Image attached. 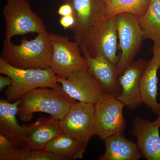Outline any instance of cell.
<instances>
[{
  "mask_svg": "<svg viewBox=\"0 0 160 160\" xmlns=\"http://www.w3.org/2000/svg\"><path fill=\"white\" fill-rule=\"evenodd\" d=\"M115 18L106 17L100 24L86 45L81 48L83 53L92 56L102 55L110 62L117 65L119 56Z\"/></svg>",
  "mask_w": 160,
  "mask_h": 160,
  "instance_id": "cell-11",
  "label": "cell"
},
{
  "mask_svg": "<svg viewBox=\"0 0 160 160\" xmlns=\"http://www.w3.org/2000/svg\"><path fill=\"white\" fill-rule=\"evenodd\" d=\"M104 2L107 17L127 13L140 18L146 12L150 0H104Z\"/></svg>",
  "mask_w": 160,
  "mask_h": 160,
  "instance_id": "cell-21",
  "label": "cell"
},
{
  "mask_svg": "<svg viewBox=\"0 0 160 160\" xmlns=\"http://www.w3.org/2000/svg\"><path fill=\"white\" fill-rule=\"evenodd\" d=\"M62 132L58 119L52 116L39 118L31 124L26 140V148L45 149L46 145Z\"/></svg>",
  "mask_w": 160,
  "mask_h": 160,
  "instance_id": "cell-17",
  "label": "cell"
},
{
  "mask_svg": "<svg viewBox=\"0 0 160 160\" xmlns=\"http://www.w3.org/2000/svg\"><path fill=\"white\" fill-rule=\"evenodd\" d=\"M74 9L75 24L71 29L75 42L82 48L106 16L104 0H66Z\"/></svg>",
  "mask_w": 160,
  "mask_h": 160,
  "instance_id": "cell-6",
  "label": "cell"
},
{
  "mask_svg": "<svg viewBox=\"0 0 160 160\" xmlns=\"http://www.w3.org/2000/svg\"><path fill=\"white\" fill-rule=\"evenodd\" d=\"M0 73L12 79L5 94L6 100L12 102L19 99L23 94L39 88L57 89L61 85L51 68L24 69L11 66L0 57Z\"/></svg>",
  "mask_w": 160,
  "mask_h": 160,
  "instance_id": "cell-3",
  "label": "cell"
},
{
  "mask_svg": "<svg viewBox=\"0 0 160 160\" xmlns=\"http://www.w3.org/2000/svg\"><path fill=\"white\" fill-rule=\"evenodd\" d=\"M57 81L70 97L78 102L95 105L105 94L88 69L74 72L66 79L57 76Z\"/></svg>",
  "mask_w": 160,
  "mask_h": 160,
  "instance_id": "cell-10",
  "label": "cell"
},
{
  "mask_svg": "<svg viewBox=\"0 0 160 160\" xmlns=\"http://www.w3.org/2000/svg\"><path fill=\"white\" fill-rule=\"evenodd\" d=\"M152 57L148 62L141 80V96L143 103L158 115L160 104L157 101L158 72L160 69V46L153 45Z\"/></svg>",
  "mask_w": 160,
  "mask_h": 160,
  "instance_id": "cell-16",
  "label": "cell"
},
{
  "mask_svg": "<svg viewBox=\"0 0 160 160\" xmlns=\"http://www.w3.org/2000/svg\"><path fill=\"white\" fill-rule=\"evenodd\" d=\"M88 62V69L97 80L105 94L117 97L122 88L117 79V65L112 64L102 55L92 56L83 53Z\"/></svg>",
  "mask_w": 160,
  "mask_h": 160,
  "instance_id": "cell-15",
  "label": "cell"
},
{
  "mask_svg": "<svg viewBox=\"0 0 160 160\" xmlns=\"http://www.w3.org/2000/svg\"><path fill=\"white\" fill-rule=\"evenodd\" d=\"M121 54L117 67L118 75L133 61L144 39L138 17L131 13L115 16Z\"/></svg>",
  "mask_w": 160,
  "mask_h": 160,
  "instance_id": "cell-7",
  "label": "cell"
},
{
  "mask_svg": "<svg viewBox=\"0 0 160 160\" xmlns=\"http://www.w3.org/2000/svg\"><path fill=\"white\" fill-rule=\"evenodd\" d=\"M125 106L117 97L104 95L94 105L95 135L104 141L113 135L123 134L126 128Z\"/></svg>",
  "mask_w": 160,
  "mask_h": 160,
  "instance_id": "cell-8",
  "label": "cell"
},
{
  "mask_svg": "<svg viewBox=\"0 0 160 160\" xmlns=\"http://www.w3.org/2000/svg\"><path fill=\"white\" fill-rule=\"evenodd\" d=\"M63 1H66V0H63Z\"/></svg>",
  "mask_w": 160,
  "mask_h": 160,
  "instance_id": "cell-28",
  "label": "cell"
},
{
  "mask_svg": "<svg viewBox=\"0 0 160 160\" xmlns=\"http://www.w3.org/2000/svg\"><path fill=\"white\" fill-rule=\"evenodd\" d=\"M20 103V99L12 102L3 98L0 100V133L24 148L31 125H20L18 122L16 116Z\"/></svg>",
  "mask_w": 160,
  "mask_h": 160,
  "instance_id": "cell-14",
  "label": "cell"
},
{
  "mask_svg": "<svg viewBox=\"0 0 160 160\" xmlns=\"http://www.w3.org/2000/svg\"><path fill=\"white\" fill-rule=\"evenodd\" d=\"M147 62L142 59L132 61L118 79L122 92L117 98L131 110L137 109L143 103L141 80Z\"/></svg>",
  "mask_w": 160,
  "mask_h": 160,
  "instance_id": "cell-12",
  "label": "cell"
},
{
  "mask_svg": "<svg viewBox=\"0 0 160 160\" xmlns=\"http://www.w3.org/2000/svg\"><path fill=\"white\" fill-rule=\"evenodd\" d=\"M18 115L25 122L31 121L33 113L42 112L61 120L75 100L63 90L42 87L33 89L20 97Z\"/></svg>",
  "mask_w": 160,
  "mask_h": 160,
  "instance_id": "cell-2",
  "label": "cell"
},
{
  "mask_svg": "<svg viewBox=\"0 0 160 160\" xmlns=\"http://www.w3.org/2000/svg\"><path fill=\"white\" fill-rule=\"evenodd\" d=\"M52 53L50 33L46 30L33 39L24 38L19 45L5 39L1 57L17 68L44 69L50 68Z\"/></svg>",
  "mask_w": 160,
  "mask_h": 160,
  "instance_id": "cell-1",
  "label": "cell"
},
{
  "mask_svg": "<svg viewBox=\"0 0 160 160\" xmlns=\"http://www.w3.org/2000/svg\"><path fill=\"white\" fill-rule=\"evenodd\" d=\"M59 124L63 132L87 145L95 135L94 104L75 102Z\"/></svg>",
  "mask_w": 160,
  "mask_h": 160,
  "instance_id": "cell-9",
  "label": "cell"
},
{
  "mask_svg": "<svg viewBox=\"0 0 160 160\" xmlns=\"http://www.w3.org/2000/svg\"><path fill=\"white\" fill-rule=\"evenodd\" d=\"M52 56L50 68L57 76L66 79L72 72L88 69V62L82 49L67 36L50 33Z\"/></svg>",
  "mask_w": 160,
  "mask_h": 160,
  "instance_id": "cell-5",
  "label": "cell"
},
{
  "mask_svg": "<svg viewBox=\"0 0 160 160\" xmlns=\"http://www.w3.org/2000/svg\"><path fill=\"white\" fill-rule=\"evenodd\" d=\"M74 15L61 17L59 22L61 26L65 29H71L75 24Z\"/></svg>",
  "mask_w": 160,
  "mask_h": 160,
  "instance_id": "cell-24",
  "label": "cell"
},
{
  "mask_svg": "<svg viewBox=\"0 0 160 160\" xmlns=\"http://www.w3.org/2000/svg\"><path fill=\"white\" fill-rule=\"evenodd\" d=\"M12 83V80L9 77L0 76V91H2L7 86H11Z\"/></svg>",
  "mask_w": 160,
  "mask_h": 160,
  "instance_id": "cell-26",
  "label": "cell"
},
{
  "mask_svg": "<svg viewBox=\"0 0 160 160\" xmlns=\"http://www.w3.org/2000/svg\"><path fill=\"white\" fill-rule=\"evenodd\" d=\"M58 13L61 17L74 15V9L71 3L67 1H65L59 7Z\"/></svg>",
  "mask_w": 160,
  "mask_h": 160,
  "instance_id": "cell-25",
  "label": "cell"
},
{
  "mask_svg": "<svg viewBox=\"0 0 160 160\" xmlns=\"http://www.w3.org/2000/svg\"><path fill=\"white\" fill-rule=\"evenodd\" d=\"M106 151L100 160H138L142 157L136 143L123 134L113 135L104 140Z\"/></svg>",
  "mask_w": 160,
  "mask_h": 160,
  "instance_id": "cell-18",
  "label": "cell"
},
{
  "mask_svg": "<svg viewBox=\"0 0 160 160\" xmlns=\"http://www.w3.org/2000/svg\"><path fill=\"white\" fill-rule=\"evenodd\" d=\"M87 145L62 132L50 141L45 147L46 151L66 158L68 160L82 159Z\"/></svg>",
  "mask_w": 160,
  "mask_h": 160,
  "instance_id": "cell-19",
  "label": "cell"
},
{
  "mask_svg": "<svg viewBox=\"0 0 160 160\" xmlns=\"http://www.w3.org/2000/svg\"><path fill=\"white\" fill-rule=\"evenodd\" d=\"M153 122H154L155 124L160 126V113L158 115V116L157 119Z\"/></svg>",
  "mask_w": 160,
  "mask_h": 160,
  "instance_id": "cell-27",
  "label": "cell"
},
{
  "mask_svg": "<svg viewBox=\"0 0 160 160\" xmlns=\"http://www.w3.org/2000/svg\"><path fill=\"white\" fill-rule=\"evenodd\" d=\"M6 23L5 39L15 36L46 31L42 20L31 9L27 0H7L3 10Z\"/></svg>",
  "mask_w": 160,
  "mask_h": 160,
  "instance_id": "cell-4",
  "label": "cell"
},
{
  "mask_svg": "<svg viewBox=\"0 0 160 160\" xmlns=\"http://www.w3.org/2000/svg\"><path fill=\"white\" fill-rule=\"evenodd\" d=\"M138 19L144 39L160 46V0H150L146 12Z\"/></svg>",
  "mask_w": 160,
  "mask_h": 160,
  "instance_id": "cell-20",
  "label": "cell"
},
{
  "mask_svg": "<svg viewBox=\"0 0 160 160\" xmlns=\"http://www.w3.org/2000/svg\"><path fill=\"white\" fill-rule=\"evenodd\" d=\"M15 143L0 133V160H15L20 149Z\"/></svg>",
  "mask_w": 160,
  "mask_h": 160,
  "instance_id": "cell-23",
  "label": "cell"
},
{
  "mask_svg": "<svg viewBox=\"0 0 160 160\" xmlns=\"http://www.w3.org/2000/svg\"><path fill=\"white\" fill-rule=\"evenodd\" d=\"M160 126L142 118L132 121V134L143 157L147 160H160Z\"/></svg>",
  "mask_w": 160,
  "mask_h": 160,
  "instance_id": "cell-13",
  "label": "cell"
},
{
  "mask_svg": "<svg viewBox=\"0 0 160 160\" xmlns=\"http://www.w3.org/2000/svg\"><path fill=\"white\" fill-rule=\"evenodd\" d=\"M64 157L52 153L45 149L22 148L15 160H67Z\"/></svg>",
  "mask_w": 160,
  "mask_h": 160,
  "instance_id": "cell-22",
  "label": "cell"
}]
</instances>
